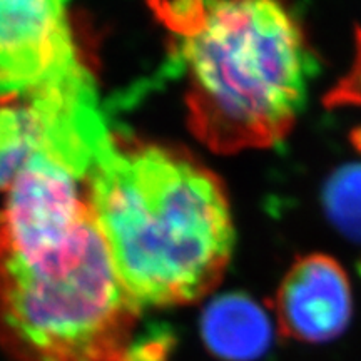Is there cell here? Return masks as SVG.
Segmentation results:
<instances>
[{"mask_svg": "<svg viewBox=\"0 0 361 361\" xmlns=\"http://www.w3.org/2000/svg\"><path fill=\"white\" fill-rule=\"evenodd\" d=\"M90 204L121 281L139 308L192 301L223 276L234 224L223 184L169 149H101L87 176Z\"/></svg>", "mask_w": 361, "mask_h": 361, "instance_id": "6da1fadb", "label": "cell"}, {"mask_svg": "<svg viewBox=\"0 0 361 361\" xmlns=\"http://www.w3.org/2000/svg\"><path fill=\"white\" fill-rule=\"evenodd\" d=\"M274 313L283 336L310 345L333 341L353 314L348 274L328 255L301 256L279 284Z\"/></svg>", "mask_w": 361, "mask_h": 361, "instance_id": "5b68a950", "label": "cell"}, {"mask_svg": "<svg viewBox=\"0 0 361 361\" xmlns=\"http://www.w3.org/2000/svg\"><path fill=\"white\" fill-rule=\"evenodd\" d=\"M201 338L221 361H256L273 343V322L258 301L245 293L214 296L201 314Z\"/></svg>", "mask_w": 361, "mask_h": 361, "instance_id": "52a82bcc", "label": "cell"}, {"mask_svg": "<svg viewBox=\"0 0 361 361\" xmlns=\"http://www.w3.org/2000/svg\"><path fill=\"white\" fill-rule=\"evenodd\" d=\"M326 107H361V29L356 30V52L348 74L324 97Z\"/></svg>", "mask_w": 361, "mask_h": 361, "instance_id": "30bf717a", "label": "cell"}, {"mask_svg": "<svg viewBox=\"0 0 361 361\" xmlns=\"http://www.w3.org/2000/svg\"><path fill=\"white\" fill-rule=\"evenodd\" d=\"M159 11L178 37L194 133L226 154L284 141L318 69L296 17L269 0L176 2Z\"/></svg>", "mask_w": 361, "mask_h": 361, "instance_id": "7a4b0ae2", "label": "cell"}, {"mask_svg": "<svg viewBox=\"0 0 361 361\" xmlns=\"http://www.w3.org/2000/svg\"><path fill=\"white\" fill-rule=\"evenodd\" d=\"M174 346L171 333L159 328L135 333L121 361H169Z\"/></svg>", "mask_w": 361, "mask_h": 361, "instance_id": "9c48e42d", "label": "cell"}, {"mask_svg": "<svg viewBox=\"0 0 361 361\" xmlns=\"http://www.w3.org/2000/svg\"><path fill=\"white\" fill-rule=\"evenodd\" d=\"M89 87L94 80L79 57L64 2L0 0V97Z\"/></svg>", "mask_w": 361, "mask_h": 361, "instance_id": "277c9868", "label": "cell"}, {"mask_svg": "<svg viewBox=\"0 0 361 361\" xmlns=\"http://www.w3.org/2000/svg\"><path fill=\"white\" fill-rule=\"evenodd\" d=\"M323 204L335 228L361 243V164H346L333 173L324 184Z\"/></svg>", "mask_w": 361, "mask_h": 361, "instance_id": "ba28073f", "label": "cell"}, {"mask_svg": "<svg viewBox=\"0 0 361 361\" xmlns=\"http://www.w3.org/2000/svg\"><path fill=\"white\" fill-rule=\"evenodd\" d=\"M87 102L71 97H0V189H8L40 152L62 151Z\"/></svg>", "mask_w": 361, "mask_h": 361, "instance_id": "8992f818", "label": "cell"}, {"mask_svg": "<svg viewBox=\"0 0 361 361\" xmlns=\"http://www.w3.org/2000/svg\"><path fill=\"white\" fill-rule=\"evenodd\" d=\"M139 310L94 211L0 236V343L16 361H121Z\"/></svg>", "mask_w": 361, "mask_h": 361, "instance_id": "3957f363", "label": "cell"}]
</instances>
